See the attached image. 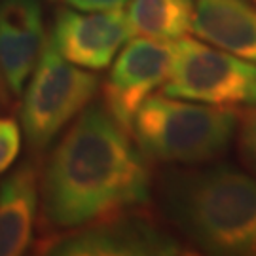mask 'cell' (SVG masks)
<instances>
[{"label": "cell", "instance_id": "cell-11", "mask_svg": "<svg viewBox=\"0 0 256 256\" xmlns=\"http://www.w3.org/2000/svg\"><path fill=\"white\" fill-rule=\"evenodd\" d=\"M135 32L171 40L192 30V0H131L128 14Z\"/></svg>", "mask_w": 256, "mask_h": 256}, {"label": "cell", "instance_id": "cell-17", "mask_svg": "<svg viewBox=\"0 0 256 256\" xmlns=\"http://www.w3.org/2000/svg\"><path fill=\"white\" fill-rule=\"evenodd\" d=\"M8 86H6V82H4V76H2V72H0V106H4L6 102H8Z\"/></svg>", "mask_w": 256, "mask_h": 256}, {"label": "cell", "instance_id": "cell-14", "mask_svg": "<svg viewBox=\"0 0 256 256\" xmlns=\"http://www.w3.org/2000/svg\"><path fill=\"white\" fill-rule=\"evenodd\" d=\"M238 146L243 164L256 174V104L239 116Z\"/></svg>", "mask_w": 256, "mask_h": 256}, {"label": "cell", "instance_id": "cell-12", "mask_svg": "<svg viewBox=\"0 0 256 256\" xmlns=\"http://www.w3.org/2000/svg\"><path fill=\"white\" fill-rule=\"evenodd\" d=\"M46 44L44 32L19 34L0 30V72L14 95L23 92Z\"/></svg>", "mask_w": 256, "mask_h": 256}, {"label": "cell", "instance_id": "cell-4", "mask_svg": "<svg viewBox=\"0 0 256 256\" xmlns=\"http://www.w3.org/2000/svg\"><path fill=\"white\" fill-rule=\"evenodd\" d=\"M97 90L99 78L72 66L48 36L21 106L28 146L38 152L48 148L61 129L92 102Z\"/></svg>", "mask_w": 256, "mask_h": 256}, {"label": "cell", "instance_id": "cell-9", "mask_svg": "<svg viewBox=\"0 0 256 256\" xmlns=\"http://www.w3.org/2000/svg\"><path fill=\"white\" fill-rule=\"evenodd\" d=\"M192 32L256 63V6L247 0H194Z\"/></svg>", "mask_w": 256, "mask_h": 256}, {"label": "cell", "instance_id": "cell-3", "mask_svg": "<svg viewBox=\"0 0 256 256\" xmlns=\"http://www.w3.org/2000/svg\"><path fill=\"white\" fill-rule=\"evenodd\" d=\"M239 124L238 110L150 95L133 118L131 133L148 160L200 165L228 150Z\"/></svg>", "mask_w": 256, "mask_h": 256}, {"label": "cell", "instance_id": "cell-13", "mask_svg": "<svg viewBox=\"0 0 256 256\" xmlns=\"http://www.w3.org/2000/svg\"><path fill=\"white\" fill-rule=\"evenodd\" d=\"M0 30L30 34L44 32L42 6L38 0H0Z\"/></svg>", "mask_w": 256, "mask_h": 256}, {"label": "cell", "instance_id": "cell-10", "mask_svg": "<svg viewBox=\"0 0 256 256\" xmlns=\"http://www.w3.org/2000/svg\"><path fill=\"white\" fill-rule=\"evenodd\" d=\"M40 174L32 164L19 165L0 186V256H18L34 234Z\"/></svg>", "mask_w": 256, "mask_h": 256}, {"label": "cell", "instance_id": "cell-5", "mask_svg": "<svg viewBox=\"0 0 256 256\" xmlns=\"http://www.w3.org/2000/svg\"><path fill=\"white\" fill-rule=\"evenodd\" d=\"M36 252L55 256H180L190 245L144 209H124L78 228L44 234Z\"/></svg>", "mask_w": 256, "mask_h": 256}, {"label": "cell", "instance_id": "cell-16", "mask_svg": "<svg viewBox=\"0 0 256 256\" xmlns=\"http://www.w3.org/2000/svg\"><path fill=\"white\" fill-rule=\"evenodd\" d=\"M70 8L80 12H102V10L122 8L129 0H64Z\"/></svg>", "mask_w": 256, "mask_h": 256}, {"label": "cell", "instance_id": "cell-7", "mask_svg": "<svg viewBox=\"0 0 256 256\" xmlns=\"http://www.w3.org/2000/svg\"><path fill=\"white\" fill-rule=\"evenodd\" d=\"M174 50L173 44L160 38H135L118 55L102 86V104L126 129L131 131L140 104L167 82Z\"/></svg>", "mask_w": 256, "mask_h": 256}, {"label": "cell", "instance_id": "cell-19", "mask_svg": "<svg viewBox=\"0 0 256 256\" xmlns=\"http://www.w3.org/2000/svg\"><path fill=\"white\" fill-rule=\"evenodd\" d=\"M254 2H256V0H254Z\"/></svg>", "mask_w": 256, "mask_h": 256}, {"label": "cell", "instance_id": "cell-15", "mask_svg": "<svg viewBox=\"0 0 256 256\" xmlns=\"http://www.w3.org/2000/svg\"><path fill=\"white\" fill-rule=\"evenodd\" d=\"M21 148V133L14 118H0V173L12 167Z\"/></svg>", "mask_w": 256, "mask_h": 256}, {"label": "cell", "instance_id": "cell-8", "mask_svg": "<svg viewBox=\"0 0 256 256\" xmlns=\"http://www.w3.org/2000/svg\"><path fill=\"white\" fill-rule=\"evenodd\" d=\"M135 30L120 8L102 12L59 10L52 27V42L66 61L101 70L116 57Z\"/></svg>", "mask_w": 256, "mask_h": 256}, {"label": "cell", "instance_id": "cell-18", "mask_svg": "<svg viewBox=\"0 0 256 256\" xmlns=\"http://www.w3.org/2000/svg\"><path fill=\"white\" fill-rule=\"evenodd\" d=\"M50 2H55V0H50Z\"/></svg>", "mask_w": 256, "mask_h": 256}, {"label": "cell", "instance_id": "cell-6", "mask_svg": "<svg viewBox=\"0 0 256 256\" xmlns=\"http://www.w3.org/2000/svg\"><path fill=\"white\" fill-rule=\"evenodd\" d=\"M174 50L164 95L218 106L256 104V64L198 40H180Z\"/></svg>", "mask_w": 256, "mask_h": 256}, {"label": "cell", "instance_id": "cell-1", "mask_svg": "<svg viewBox=\"0 0 256 256\" xmlns=\"http://www.w3.org/2000/svg\"><path fill=\"white\" fill-rule=\"evenodd\" d=\"M148 158L104 104L78 114L40 174L42 228L57 234L150 202Z\"/></svg>", "mask_w": 256, "mask_h": 256}, {"label": "cell", "instance_id": "cell-2", "mask_svg": "<svg viewBox=\"0 0 256 256\" xmlns=\"http://www.w3.org/2000/svg\"><path fill=\"white\" fill-rule=\"evenodd\" d=\"M164 216L209 254H256V178L228 165L171 169L158 182Z\"/></svg>", "mask_w": 256, "mask_h": 256}]
</instances>
